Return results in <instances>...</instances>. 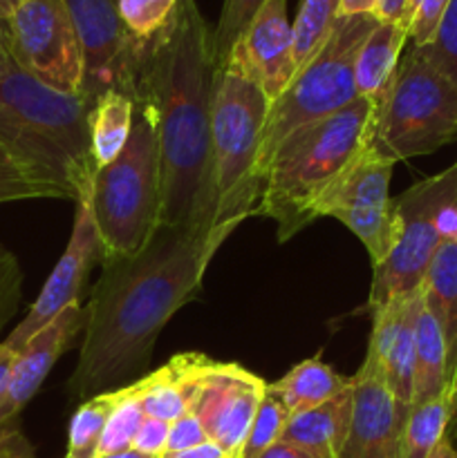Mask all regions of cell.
<instances>
[{
    "mask_svg": "<svg viewBox=\"0 0 457 458\" xmlns=\"http://www.w3.org/2000/svg\"><path fill=\"white\" fill-rule=\"evenodd\" d=\"M240 219L209 231L157 228L143 250L130 258H106L85 304L83 340L72 398L110 392L148 367L157 338L170 318L200 295L204 273Z\"/></svg>",
    "mask_w": 457,
    "mask_h": 458,
    "instance_id": "cell-1",
    "label": "cell"
},
{
    "mask_svg": "<svg viewBox=\"0 0 457 458\" xmlns=\"http://www.w3.org/2000/svg\"><path fill=\"white\" fill-rule=\"evenodd\" d=\"M211 38L195 0H179L170 21L142 40L134 98L143 97L155 112L164 228L215 226L211 101L218 70Z\"/></svg>",
    "mask_w": 457,
    "mask_h": 458,
    "instance_id": "cell-2",
    "label": "cell"
},
{
    "mask_svg": "<svg viewBox=\"0 0 457 458\" xmlns=\"http://www.w3.org/2000/svg\"><path fill=\"white\" fill-rule=\"evenodd\" d=\"M92 107L85 94L61 92L34 79L0 45V146L74 201L90 195L97 173Z\"/></svg>",
    "mask_w": 457,
    "mask_h": 458,
    "instance_id": "cell-3",
    "label": "cell"
},
{
    "mask_svg": "<svg viewBox=\"0 0 457 458\" xmlns=\"http://www.w3.org/2000/svg\"><path fill=\"white\" fill-rule=\"evenodd\" d=\"M375 103L358 97L336 114L294 130L263 173L258 210L287 242L316 219L318 199L370 139Z\"/></svg>",
    "mask_w": 457,
    "mask_h": 458,
    "instance_id": "cell-4",
    "label": "cell"
},
{
    "mask_svg": "<svg viewBox=\"0 0 457 458\" xmlns=\"http://www.w3.org/2000/svg\"><path fill=\"white\" fill-rule=\"evenodd\" d=\"M133 103L128 143L115 161L97 168L90 191L101 259L137 255L160 228L161 159L155 112L143 97Z\"/></svg>",
    "mask_w": 457,
    "mask_h": 458,
    "instance_id": "cell-5",
    "label": "cell"
},
{
    "mask_svg": "<svg viewBox=\"0 0 457 458\" xmlns=\"http://www.w3.org/2000/svg\"><path fill=\"white\" fill-rule=\"evenodd\" d=\"M457 137V88L421 47L399 61L388 92L375 103L370 146L397 161L430 155Z\"/></svg>",
    "mask_w": 457,
    "mask_h": 458,
    "instance_id": "cell-6",
    "label": "cell"
},
{
    "mask_svg": "<svg viewBox=\"0 0 457 458\" xmlns=\"http://www.w3.org/2000/svg\"><path fill=\"white\" fill-rule=\"evenodd\" d=\"M272 101L242 76L222 70L215 74L211 101V157L215 179V226L258 210L263 179L258 155L263 125Z\"/></svg>",
    "mask_w": 457,
    "mask_h": 458,
    "instance_id": "cell-7",
    "label": "cell"
},
{
    "mask_svg": "<svg viewBox=\"0 0 457 458\" xmlns=\"http://www.w3.org/2000/svg\"><path fill=\"white\" fill-rule=\"evenodd\" d=\"M376 22L375 16H339L325 45L296 72L285 92L272 101L260 137V179L276 148L294 130L327 119L357 101L354 63Z\"/></svg>",
    "mask_w": 457,
    "mask_h": 458,
    "instance_id": "cell-8",
    "label": "cell"
},
{
    "mask_svg": "<svg viewBox=\"0 0 457 458\" xmlns=\"http://www.w3.org/2000/svg\"><path fill=\"white\" fill-rule=\"evenodd\" d=\"M188 414L195 416L224 458H240L251 423L269 383L236 362H218L197 352L168 360Z\"/></svg>",
    "mask_w": 457,
    "mask_h": 458,
    "instance_id": "cell-9",
    "label": "cell"
},
{
    "mask_svg": "<svg viewBox=\"0 0 457 458\" xmlns=\"http://www.w3.org/2000/svg\"><path fill=\"white\" fill-rule=\"evenodd\" d=\"M453 197H457V161L444 173L417 182L392 199L399 235L388 259L372 268L375 276L367 300L370 313L399 295L419 289L430 259L442 244L435 217Z\"/></svg>",
    "mask_w": 457,
    "mask_h": 458,
    "instance_id": "cell-10",
    "label": "cell"
},
{
    "mask_svg": "<svg viewBox=\"0 0 457 458\" xmlns=\"http://www.w3.org/2000/svg\"><path fill=\"white\" fill-rule=\"evenodd\" d=\"M392 168V161L381 157L367 139L314 210L316 219L334 217L343 222L366 246L372 268L381 267L397 244L399 231L390 197Z\"/></svg>",
    "mask_w": 457,
    "mask_h": 458,
    "instance_id": "cell-11",
    "label": "cell"
},
{
    "mask_svg": "<svg viewBox=\"0 0 457 458\" xmlns=\"http://www.w3.org/2000/svg\"><path fill=\"white\" fill-rule=\"evenodd\" d=\"M3 45L34 79L61 92L83 88V54L63 0H27L3 22Z\"/></svg>",
    "mask_w": 457,
    "mask_h": 458,
    "instance_id": "cell-12",
    "label": "cell"
},
{
    "mask_svg": "<svg viewBox=\"0 0 457 458\" xmlns=\"http://www.w3.org/2000/svg\"><path fill=\"white\" fill-rule=\"evenodd\" d=\"M74 22L83 54V88L81 94L97 103L103 94H137L142 40L134 38L121 22L115 0H63Z\"/></svg>",
    "mask_w": 457,
    "mask_h": 458,
    "instance_id": "cell-13",
    "label": "cell"
},
{
    "mask_svg": "<svg viewBox=\"0 0 457 458\" xmlns=\"http://www.w3.org/2000/svg\"><path fill=\"white\" fill-rule=\"evenodd\" d=\"M99 259H101V244H99L92 204H90L88 195L85 199L76 201L74 226H72L67 249L63 250L61 259L56 262L54 271L49 273L43 291L30 307L27 316L7 335V340L3 343L4 347H9L12 352H21L58 313H63L72 304H79L83 284L88 282L90 271H92Z\"/></svg>",
    "mask_w": 457,
    "mask_h": 458,
    "instance_id": "cell-14",
    "label": "cell"
},
{
    "mask_svg": "<svg viewBox=\"0 0 457 458\" xmlns=\"http://www.w3.org/2000/svg\"><path fill=\"white\" fill-rule=\"evenodd\" d=\"M224 70L254 83L269 101L285 92L296 76L294 27L287 18V0H267L263 4L233 45Z\"/></svg>",
    "mask_w": 457,
    "mask_h": 458,
    "instance_id": "cell-15",
    "label": "cell"
},
{
    "mask_svg": "<svg viewBox=\"0 0 457 458\" xmlns=\"http://www.w3.org/2000/svg\"><path fill=\"white\" fill-rule=\"evenodd\" d=\"M406 416L384 369L366 356L352 376V420L339 458H399Z\"/></svg>",
    "mask_w": 457,
    "mask_h": 458,
    "instance_id": "cell-16",
    "label": "cell"
},
{
    "mask_svg": "<svg viewBox=\"0 0 457 458\" xmlns=\"http://www.w3.org/2000/svg\"><path fill=\"white\" fill-rule=\"evenodd\" d=\"M85 313L81 304H72L58 313L45 329H40L12 362L7 385L0 394V429L12 428L27 403L36 396L58 358L74 344L83 331Z\"/></svg>",
    "mask_w": 457,
    "mask_h": 458,
    "instance_id": "cell-17",
    "label": "cell"
},
{
    "mask_svg": "<svg viewBox=\"0 0 457 458\" xmlns=\"http://www.w3.org/2000/svg\"><path fill=\"white\" fill-rule=\"evenodd\" d=\"M352 420V385L314 410L291 414L280 441L316 458H339Z\"/></svg>",
    "mask_w": 457,
    "mask_h": 458,
    "instance_id": "cell-18",
    "label": "cell"
},
{
    "mask_svg": "<svg viewBox=\"0 0 457 458\" xmlns=\"http://www.w3.org/2000/svg\"><path fill=\"white\" fill-rule=\"evenodd\" d=\"M408 43V27L403 22H376L363 40L354 63V85L358 97L379 103L394 79L401 52Z\"/></svg>",
    "mask_w": 457,
    "mask_h": 458,
    "instance_id": "cell-19",
    "label": "cell"
},
{
    "mask_svg": "<svg viewBox=\"0 0 457 458\" xmlns=\"http://www.w3.org/2000/svg\"><path fill=\"white\" fill-rule=\"evenodd\" d=\"M457 374L453 369L446 335L437 318L421 304L415 331V378H412V405L439 396ZM410 405V407H412Z\"/></svg>",
    "mask_w": 457,
    "mask_h": 458,
    "instance_id": "cell-20",
    "label": "cell"
},
{
    "mask_svg": "<svg viewBox=\"0 0 457 458\" xmlns=\"http://www.w3.org/2000/svg\"><path fill=\"white\" fill-rule=\"evenodd\" d=\"M349 385H352V378L336 374L321 358H307L291 367L280 380L272 383L267 389L287 407L289 414H300V411L314 410L332 401Z\"/></svg>",
    "mask_w": 457,
    "mask_h": 458,
    "instance_id": "cell-21",
    "label": "cell"
},
{
    "mask_svg": "<svg viewBox=\"0 0 457 458\" xmlns=\"http://www.w3.org/2000/svg\"><path fill=\"white\" fill-rule=\"evenodd\" d=\"M424 304L442 325L453 369L457 374V244L442 242L428 264L424 282Z\"/></svg>",
    "mask_w": 457,
    "mask_h": 458,
    "instance_id": "cell-22",
    "label": "cell"
},
{
    "mask_svg": "<svg viewBox=\"0 0 457 458\" xmlns=\"http://www.w3.org/2000/svg\"><path fill=\"white\" fill-rule=\"evenodd\" d=\"M457 407V380L448 385L439 396L412 405L401 432V454L399 458H428L437 443L446 437Z\"/></svg>",
    "mask_w": 457,
    "mask_h": 458,
    "instance_id": "cell-23",
    "label": "cell"
},
{
    "mask_svg": "<svg viewBox=\"0 0 457 458\" xmlns=\"http://www.w3.org/2000/svg\"><path fill=\"white\" fill-rule=\"evenodd\" d=\"M421 304H424V291H421L419 286V289L410 293V300H408V307L406 311H403L401 322H399L397 334H394V338L390 340L384 356H381L379 360H375V358L370 356L372 360L384 369L385 380H388L394 398H397L408 411H410V405H412V378H415V331H417V316H419Z\"/></svg>",
    "mask_w": 457,
    "mask_h": 458,
    "instance_id": "cell-24",
    "label": "cell"
},
{
    "mask_svg": "<svg viewBox=\"0 0 457 458\" xmlns=\"http://www.w3.org/2000/svg\"><path fill=\"white\" fill-rule=\"evenodd\" d=\"M133 98L121 92H108L94 103L90 114V141L97 168H103L121 155L133 130Z\"/></svg>",
    "mask_w": 457,
    "mask_h": 458,
    "instance_id": "cell-25",
    "label": "cell"
},
{
    "mask_svg": "<svg viewBox=\"0 0 457 458\" xmlns=\"http://www.w3.org/2000/svg\"><path fill=\"white\" fill-rule=\"evenodd\" d=\"M128 389L137 398L148 419L175 423L184 414H188L182 387H179L168 362L157 371H152V374L142 376V378L128 383Z\"/></svg>",
    "mask_w": 457,
    "mask_h": 458,
    "instance_id": "cell-26",
    "label": "cell"
},
{
    "mask_svg": "<svg viewBox=\"0 0 457 458\" xmlns=\"http://www.w3.org/2000/svg\"><path fill=\"white\" fill-rule=\"evenodd\" d=\"M341 0H300L294 27L296 72L325 45L339 21Z\"/></svg>",
    "mask_w": 457,
    "mask_h": 458,
    "instance_id": "cell-27",
    "label": "cell"
},
{
    "mask_svg": "<svg viewBox=\"0 0 457 458\" xmlns=\"http://www.w3.org/2000/svg\"><path fill=\"white\" fill-rule=\"evenodd\" d=\"M116 405V389L101 392L81 403L70 420V434H67V454L70 458H97L99 443H101L103 429L108 419Z\"/></svg>",
    "mask_w": 457,
    "mask_h": 458,
    "instance_id": "cell-28",
    "label": "cell"
},
{
    "mask_svg": "<svg viewBox=\"0 0 457 458\" xmlns=\"http://www.w3.org/2000/svg\"><path fill=\"white\" fill-rule=\"evenodd\" d=\"M143 419H146V414H143L137 398L130 394L128 385L116 387V405L108 419L106 429H103L97 458L133 450V441L137 437V429L142 428Z\"/></svg>",
    "mask_w": 457,
    "mask_h": 458,
    "instance_id": "cell-29",
    "label": "cell"
},
{
    "mask_svg": "<svg viewBox=\"0 0 457 458\" xmlns=\"http://www.w3.org/2000/svg\"><path fill=\"white\" fill-rule=\"evenodd\" d=\"M47 197L49 199H67L61 188L31 173L0 146V204L22 199H47Z\"/></svg>",
    "mask_w": 457,
    "mask_h": 458,
    "instance_id": "cell-30",
    "label": "cell"
},
{
    "mask_svg": "<svg viewBox=\"0 0 457 458\" xmlns=\"http://www.w3.org/2000/svg\"><path fill=\"white\" fill-rule=\"evenodd\" d=\"M264 3L267 0H224L222 13H220V21L213 30V38H211L213 40L215 70H224L233 45L245 34L246 27L254 22V18L258 16Z\"/></svg>",
    "mask_w": 457,
    "mask_h": 458,
    "instance_id": "cell-31",
    "label": "cell"
},
{
    "mask_svg": "<svg viewBox=\"0 0 457 458\" xmlns=\"http://www.w3.org/2000/svg\"><path fill=\"white\" fill-rule=\"evenodd\" d=\"M289 416L291 414L287 411V407L273 394H269L267 389L258 411H255V419L251 423L249 434H246L240 458H258L269 447L276 445L282 438V432H285Z\"/></svg>",
    "mask_w": 457,
    "mask_h": 458,
    "instance_id": "cell-32",
    "label": "cell"
},
{
    "mask_svg": "<svg viewBox=\"0 0 457 458\" xmlns=\"http://www.w3.org/2000/svg\"><path fill=\"white\" fill-rule=\"evenodd\" d=\"M125 30L137 40H148L170 21L179 0H115Z\"/></svg>",
    "mask_w": 457,
    "mask_h": 458,
    "instance_id": "cell-33",
    "label": "cell"
},
{
    "mask_svg": "<svg viewBox=\"0 0 457 458\" xmlns=\"http://www.w3.org/2000/svg\"><path fill=\"white\" fill-rule=\"evenodd\" d=\"M426 56L457 88V0H451L433 43L426 45Z\"/></svg>",
    "mask_w": 457,
    "mask_h": 458,
    "instance_id": "cell-34",
    "label": "cell"
},
{
    "mask_svg": "<svg viewBox=\"0 0 457 458\" xmlns=\"http://www.w3.org/2000/svg\"><path fill=\"white\" fill-rule=\"evenodd\" d=\"M448 4L451 0H408L403 25L408 27V40L412 47H426L433 43Z\"/></svg>",
    "mask_w": 457,
    "mask_h": 458,
    "instance_id": "cell-35",
    "label": "cell"
},
{
    "mask_svg": "<svg viewBox=\"0 0 457 458\" xmlns=\"http://www.w3.org/2000/svg\"><path fill=\"white\" fill-rule=\"evenodd\" d=\"M22 298V268L18 258L0 244V334L16 316Z\"/></svg>",
    "mask_w": 457,
    "mask_h": 458,
    "instance_id": "cell-36",
    "label": "cell"
},
{
    "mask_svg": "<svg viewBox=\"0 0 457 458\" xmlns=\"http://www.w3.org/2000/svg\"><path fill=\"white\" fill-rule=\"evenodd\" d=\"M202 443H209L204 428H202L200 420L193 414H184L182 419L168 425V441H166L164 454L191 450V447L202 445Z\"/></svg>",
    "mask_w": 457,
    "mask_h": 458,
    "instance_id": "cell-37",
    "label": "cell"
},
{
    "mask_svg": "<svg viewBox=\"0 0 457 458\" xmlns=\"http://www.w3.org/2000/svg\"><path fill=\"white\" fill-rule=\"evenodd\" d=\"M168 425L157 419H143L142 428L137 429V437L133 441V450L139 454L152 458H161L166 452V441H168Z\"/></svg>",
    "mask_w": 457,
    "mask_h": 458,
    "instance_id": "cell-38",
    "label": "cell"
},
{
    "mask_svg": "<svg viewBox=\"0 0 457 458\" xmlns=\"http://www.w3.org/2000/svg\"><path fill=\"white\" fill-rule=\"evenodd\" d=\"M0 458H34L27 438L13 425L0 429Z\"/></svg>",
    "mask_w": 457,
    "mask_h": 458,
    "instance_id": "cell-39",
    "label": "cell"
},
{
    "mask_svg": "<svg viewBox=\"0 0 457 458\" xmlns=\"http://www.w3.org/2000/svg\"><path fill=\"white\" fill-rule=\"evenodd\" d=\"M408 0H376L375 18L379 22H403Z\"/></svg>",
    "mask_w": 457,
    "mask_h": 458,
    "instance_id": "cell-40",
    "label": "cell"
},
{
    "mask_svg": "<svg viewBox=\"0 0 457 458\" xmlns=\"http://www.w3.org/2000/svg\"><path fill=\"white\" fill-rule=\"evenodd\" d=\"M161 458H224L222 450L215 443H202V445L191 447L184 452H173V454H164Z\"/></svg>",
    "mask_w": 457,
    "mask_h": 458,
    "instance_id": "cell-41",
    "label": "cell"
},
{
    "mask_svg": "<svg viewBox=\"0 0 457 458\" xmlns=\"http://www.w3.org/2000/svg\"><path fill=\"white\" fill-rule=\"evenodd\" d=\"M376 0H341L339 16H375Z\"/></svg>",
    "mask_w": 457,
    "mask_h": 458,
    "instance_id": "cell-42",
    "label": "cell"
},
{
    "mask_svg": "<svg viewBox=\"0 0 457 458\" xmlns=\"http://www.w3.org/2000/svg\"><path fill=\"white\" fill-rule=\"evenodd\" d=\"M258 458H316V456H312L309 452L300 450V447L291 445V443L278 441L276 445L269 447V450L263 452Z\"/></svg>",
    "mask_w": 457,
    "mask_h": 458,
    "instance_id": "cell-43",
    "label": "cell"
},
{
    "mask_svg": "<svg viewBox=\"0 0 457 458\" xmlns=\"http://www.w3.org/2000/svg\"><path fill=\"white\" fill-rule=\"evenodd\" d=\"M13 358H16V352H12V349L4 347V344L0 343V394H3L4 385H7Z\"/></svg>",
    "mask_w": 457,
    "mask_h": 458,
    "instance_id": "cell-44",
    "label": "cell"
},
{
    "mask_svg": "<svg viewBox=\"0 0 457 458\" xmlns=\"http://www.w3.org/2000/svg\"><path fill=\"white\" fill-rule=\"evenodd\" d=\"M22 3H27V0H0V21L4 22V18H7L13 9L21 7Z\"/></svg>",
    "mask_w": 457,
    "mask_h": 458,
    "instance_id": "cell-45",
    "label": "cell"
},
{
    "mask_svg": "<svg viewBox=\"0 0 457 458\" xmlns=\"http://www.w3.org/2000/svg\"><path fill=\"white\" fill-rule=\"evenodd\" d=\"M99 458H152L146 454H139V452L128 450V452H121V454H110V456H99Z\"/></svg>",
    "mask_w": 457,
    "mask_h": 458,
    "instance_id": "cell-46",
    "label": "cell"
},
{
    "mask_svg": "<svg viewBox=\"0 0 457 458\" xmlns=\"http://www.w3.org/2000/svg\"><path fill=\"white\" fill-rule=\"evenodd\" d=\"M0 45H3V21H0Z\"/></svg>",
    "mask_w": 457,
    "mask_h": 458,
    "instance_id": "cell-47",
    "label": "cell"
},
{
    "mask_svg": "<svg viewBox=\"0 0 457 458\" xmlns=\"http://www.w3.org/2000/svg\"><path fill=\"white\" fill-rule=\"evenodd\" d=\"M65 458H70V456H65Z\"/></svg>",
    "mask_w": 457,
    "mask_h": 458,
    "instance_id": "cell-48",
    "label": "cell"
}]
</instances>
